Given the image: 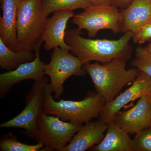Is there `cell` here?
<instances>
[{"label":"cell","mask_w":151,"mask_h":151,"mask_svg":"<svg viewBox=\"0 0 151 151\" xmlns=\"http://www.w3.org/2000/svg\"><path fill=\"white\" fill-rule=\"evenodd\" d=\"M81 31L78 28L68 30L65 40L72 54L83 64L91 61L105 63L116 58H131L132 49L129 42L132 32H125L117 40H110L85 38L81 36Z\"/></svg>","instance_id":"obj_1"},{"label":"cell","mask_w":151,"mask_h":151,"mask_svg":"<svg viewBox=\"0 0 151 151\" xmlns=\"http://www.w3.org/2000/svg\"><path fill=\"white\" fill-rule=\"evenodd\" d=\"M127 60L116 58L107 63L101 64L96 61L83 64V68L90 76L96 92L106 103L114 100L122 88L134 81L138 76L137 68L126 69Z\"/></svg>","instance_id":"obj_2"},{"label":"cell","mask_w":151,"mask_h":151,"mask_svg":"<svg viewBox=\"0 0 151 151\" xmlns=\"http://www.w3.org/2000/svg\"><path fill=\"white\" fill-rule=\"evenodd\" d=\"M52 93L48 83L45 90L43 113L74 124L82 125L99 117L106 103L105 99L97 92H88L83 100L78 101H55Z\"/></svg>","instance_id":"obj_3"},{"label":"cell","mask_w":151,"mask_h":151,"mask_svg":"<svg viewBox=\"0 0 151 151\" xmlns=\"http://www.w3.org/2000/svg\"><path fill=\"white\" fill-rule=\"evenodd\" d=\"M41 0H22L19 6L16 22L19 50H34L43 34L47 20Z\"/></svg>","instance_id":"obj_4"},{"label":"cell","mask_w":151,"mask_h":151,"mask_svg":"<svg viewBox=\"0 0 151 151\" xmlns=\"http://www.w3.org/2000/svg\"><path fill=\"white\" fill-rule=\"evenodd\" d=\"M49 83L47 78L44 76L35 81L26 98L25 107L13 119L0 125L1 128H16L22 129V134L34 138L39 119L43 113L45 101V90Z\"/></svg>","instance_id":"obj_5"},{"label":"cell","mask_w":151,"mask_h":151,"mask_svg":"<svg viewBox=\"0 0 151 151\" xmlns=\"http://www.w3.org/2000/svg\"><path fill=\"white\" fill-rule=\"evenodd\" d=\"M82 126L43 113L39 119L34 139L43 144L42 151H63Z\"/></svg>","instance_id":"obj_6"},{"label":"cell","mask_w":151,"mask_h":151,"mask_svg":"<svg viewBox=\"0 0 151 151\" xmlns=\"http://www.w3.org/2000/svg\"><path fill=\"white\" fill-rule=\"evenodd\" d=\"M77 57L60 47L53 49L51 60L45 66V74L50 78V86L55 99H60L65 81L72 76H84L86 72Z\"/></svg>","instance_id":"obj_7"},{"label":"cell","mask_w":151,"mask_h":151,"mask_svg":"<svg viewBox=\"0 0 151 151\" xmlns=\"http://www.w3.org/2000/svg\"><path fill=\"white\" fill-rule=\"evenodd\" d=\"M122 16L117 7L113 5L93 6L74 15L72 22L79 29H85L88 37H93L102 29H110L114 33L122 31Z\"/></svg>","instance_id":"obj_8"},{"label":"cell","mask_w":151,"mask_h":151,"mask_svg":"<svg viewBox=\"0 0 151 151\" xmlns=\"http://www.w3.org/2000/svg\"><path fill=\"white\" fill-rule=\"evenodd\" d=\"M151 94V76L139 70L132 86L110 103H105L99 120L107 124L113 122L115 115L128 103Z\"/></svg>","instance_id":"obj_9"},{"label":"cell","mask_w":151,"mask_h":151,"mask_svg":"<svg viewBox=\"0 0 151 151\" xmlns=\"http://www.w3.org/2000/svg\"><path fill=\"white\" fill-rule=\"evenodd\" d=\"M43 42L42 37L35 47V59L31 62L23 63L14 70L0 74V97L6 96L16 84L28 79L35 81L39 80L45 76V70L46 63L41 61L40 50Z\"/></svg>","instance_id":"obj_10"},{"label":"cell","mask_w":151,"mask_h":151,"mask_svg":"<svg viewBox=\"0 0 151 151\" xmlns=\"http://www.w3.org/2000/svg\"><path fill=\"white\" fill-rule=\"evenodd\" d=\"M113 122L129 134H137L151 126L150 94L138 99L137 104L127 111H119Z\"/></svg>","instance_id":"obj_11"},{"label":"cell","mask_w":151,"mask_h":151,"mask_svg":"<svg viewBox=\"0 0 151 151\" xmlns=\"http://www.w3.org/2000/svg\"><path fill=\"white\" fill-rule=\"evenodd\" d=\"M74 15L71 11H57L53 12L52 17L47 19L45 28L42 35L46 50L60 47L70 51V47L65 42V29L68 20Z\"/></svg>","instance_id":"obj_12"},{"label":"cell","mask_w":151,"mask_h":151,"mask_svg":"<svg viewBox=\"0 0 151 151\" xmlns=\"http://www.w3.org/2000/svg\"><path fill=\"white\" fill-rule=\"evenodd\" d=\"M108 125L97 121L85 123L63 151H84L98 145L105 137Z\"/></svg>","instance_id":"obj_13"},{"label":"cell","mask_w":151,"mask_h":151,"mask_svg":"<svg viewBox=\"0 0 151 151\" xmlns=\"http://www.w3.org/2000/svg\"><path fill=\"white\" fill-rule=\"evenodd\" d=\"M121 12L122 31L134 33L151 22V0H132Z\"/></svg>","instance_id":"obj_14"},{"label":"cell","mask_w":151,"mask_h":151,"mask_svg":"<svg viewBox=\"0 0 151 151\" xmlns=\"http://www.w3.org/2000/svg\"><path fill=\"white\" fill-rule=\"evenodd\" d=\"M22 0H2L3 15L0 18V39L14 51H19L16 22L19 6Z\"/></svg>","instance_id":"obj_15"},{"label":"cell","mask_w":151,"mask_h":151,"mask_svg":"<svg viewBox=\"0 0 151 151\" xmlns=\"http://www.w3.org/2000/svg\"><path fill=\"white\" fill-rule=\"evenodd\" d=\"M102 141L91 148L94 151H133V139L114 122L108 124Z\"/></svg>","instance_id":"obj_16"},{"label":"cell","mask_w":151,"mask_h":151,"mask_svg":"<svg viewBox=\"0 0 151 151\" xmlns=\"http://www.w3.org/2000/svg\"><path fill=\"white\" fill-rule=\"evenodd\" d=\"M35 57L32 50L13 51L0 39V66L2 69L8 71L14 70L23 63L33 61Z\"/></svg>","instance_id":"obj_17"},{"label":"cell","mask_w":151,"mask_h":151,"mask_svg":"<svg viewBox=\"0 0 151 151\" xmlns=\"http://www.w3.org/2000/svg\"><path fill=\"white\" fill-rule=\"evenodd\" d=\"M44 12L47 17L59 11L73 12L78 9H84L91 6L89 0H41Z\"/></svg>","instance_id":"obj_18"},{"label":"cell","mask_w":151,"mask_h":151,"mask_svg":"<svg viewBox=\"0 0 151 151\" xmlns=\"http://www.w3.org/2000/svg\"><path fill=\"white\" fill-rule=\"evenodd\" d=\"M44 147L42 143L29 145L19 142L12 133L3 137L0 141L1 151H40Z\"/></svg>","instance_id":"obj_19"},{"label":"cell","mask_w":151,"mask_h":151,"mask_svg":"<svg viewBox=\"0 0 151 151\" xmlns=\"http://www.w3.org/2000/svg\"><path fill=\"white\" fill-rule=\"evenodd\" d=\"M132 65L151 76V53L146 47H138L135 52V57Z\"/></svg>","instance_id":"obj_20"},{"label":"cell","mask_w":151,"mask_h":151,"mask_svg":"<svg viewBox=\"0 0 151 151\" xmlns=\"http://www.w3.org/2000/svg\"><path fill=\"white\" fill-rule=\"evenodd\" d=\"M133 145V151H151V126L136 134Z\"/></svg>","instance_id":"obj_21"},{"label":"cell","mask_w":151,"mask_h":151,"mask_svg":"<svg viewBox=\"0 0 151 151\" xmlns=\"http://www.w3.org/2000/svg\"><path fill=\"white\" fill-rule=\"evenodd\" d=\"M132 38L134 42L143 44L151 39V22L143 26L137 32L132 34Z\"/></svg>","instance_id":"obj_22"},{"label":"cell","mask_w":151,"mask_h":151,"mask_svg":"<svg viewBox=\"0 0 151 151\" xmlns=\"http://www.w3.org/2000/svg\"><path fill=\"white\" fill-rule=\"evenodd\" d=\"M132 0H113L112 5L121 8H127L132 3Z\"/></svg>","instance_id":"obj_23"},{"label":"cell","mask_w":151,"mask_h":151,"mask_svg":"<svg viewBox=\"0 0 151 151\" xmlns=\"http://www.w3.org/2000/svg\"><path fill=\"white\" fill-rule=\"evenodd\" d=\"M91 5L100 6L103 5H111L113 0H89Z\"/></svg>","instance_id":"obj_24"},{"label":"cell","mask_w":151,"mask_h":151,"mask_svg":"<svg viewBox=\"0 0 151 151\" xmlns=\"http://www.w3.org/2000/svg\"><path fill=\"white\" fill-rule=\"evenodd\" d=\"M146 48L147 49L148 51L151 53V43L149 44V45H148L147 47H146Z\"/></svg>","instance_id":"obj_25"},{"label":"cell","mask_w":151,"mask_h":151,"mask_svg":"<svg viewBox=\"0 0 151 151\" xmlns=\"http://www.w3.org/2000/svg\"><path fill=\"white\" fill-rule=\"evenodd\" d=\"M150 102L151 106V94H150Z\"/></svg>","instance_id":"obj_26"}]
</instances>
